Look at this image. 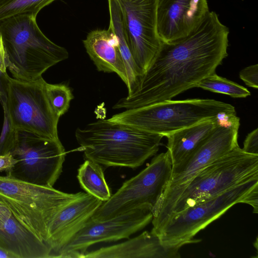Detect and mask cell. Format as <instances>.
<instances>
[{
    "label": "cell",
    "mask_w": 258,
    "mask_h": 258,
    "mask_svg": "<svg viewBox=\"0 0 258 258\" xmlns=\"http://www.w3.org/2000/svg\"><path fill=\"white\" fill-rule=\"evenodd\" d=\"M228 28L215 12L183 38L163 42L147 71L139 77L127 96L113 109H131L157 103L191 88L215 73L227 56Z\"/></svg>",
    "instance_id": "6da1fadb"
},
{
    "label": "cell",
    "mask_w": 258,
    "mask_h": 258,
    "mask_svg": "<svg viewBox=\"0 0 258 258\" xmlns=\"http://www.w3.org/2000/svg\"><path fill=\"white\" fill-rule=\"evenodd\" d=\"M75 137L86 160L105 167L132 169L156 154L163 137L108 119L78 128Z\"/></svg>",
    "instance_id": "7a4b0ae2"
},
{
    "label": "cell",
    "mask_w": 258,
    "mask_h": 258,
    "mask_svg": "<svg viewBox=\"0 0 258 258\" xmlns=\"http://www.w3.org/2000/svg\"><path fill=\"white\" fill-rule=\"evenodd\" d=\"M5 64L14 79L33 81L49 68L68 58L67 49L51 40L30 14L13 16L0 21Z\"/></svg>",
    "instance_id": "3957f363"
},
{
    "label": "cell",
    "mask_w": 258,
    "mask_h": 258,
    "mask_svg": "<svg viewBox=\"0 0 258 258\" xmlns=\"http://www.w3.org/2000/svg\"><path fill=\"white\" fill-rule=\"evenodd\" d=\"M239 118L235 110L220 114L215 128L186 160L172 166L171 175L159 201L153 209L152 231L157 232L188 182L200 171L238 146Z\"/></svg>",
    "instance_id": "277c9868"
},
{
    "label": "cell",
    "mask_w": 258,
    "mask_h": 258,
    "mask_svg": "<svg viewBox=\"0 0 258 258\" xmlns=\"http://www.w3.org/2000/svg\"><path fill=\"white\" fill-rule=\"evenodd\" d=\"M235 110L232 105L209 99L167 100L125 109L108 119L148 132L166 136L221 113Z\"/></svg>",
    "instance_id": "5b68a950"
},
{
    "label": "cell",
    "mask_w": 258,
    "mask_h": 258,
    "mask_svg": "<svg viewBox=\"0 0 258 258\" xmlns=\"http://www.w3.org/2000/svg\"><path fill=\"white\" fill-rule=\"evenodd\" d=\"M81 193H66L8 175L0 176V201L21 224L47 244L48 229L52 220Z\"/></svg>",
    "instance_id": "8992f818"
},
{
    "label": "cell",
    "mask_w": 258,
    "mask_h": 258,
    "mask_svg": "<svg viewBox=\"0 0 258 258\" xmlns=\"http://www.w3.org/2000/svg\"><path fill=\"white\" fill-rule=\"evenodd\" d=\"M238 203L258 211V178L242 182L173 215L156 233L167 246L181 247L199 242L195 236Z\"/></svg>",
    "instance_id": "52a82bcc"
},
{
    "label": "cell",
    "mask_w": 258,
    "mask_h": 258,
    "mask_svg": "<svg viewBox=\"0 0 258 258\" xmlns=\"http://www.w3.org/2000/svg\"><path fill=\"white\" fill-rule=\"evenodd\" d=\"M254 178H258V155L245 153L238 145L205 167L188 182L165 224L175 214Z\"/></svg>",
    "instance_id": "ba28073f"
},
{
    "label": "cell",
    "mask_w": 258,
    "mask_h": 258,
    "mask_svg": "<svg viewBox=\"0 0 258 258\" xmlns=\"http://www.w3.org/2000/svg\"><path fill=\"white\" fill-rule=\"evenodd\" d=\"M17 162L6 175L27 182L53 187L62 172L66 151L59 139L17 131L16 145L11 153Z\"/></svg>",
    "instance_id": "9c48e42d"
},
{
    "label": "cell",
    "mask_w": 258,
    "mask_h": 258,
    "mask_svg": "<svg viewBox=\"0 0 258 258\" xmlns=\"http://www.w3.org/2000/svg\"><path fill=\"white\" fill-rule=\"evenodd\" d=\"M45 82L42 77L33 81H25L10 77L6 107L15 130L58 139L59 117L48 100Z\"/></svg>",
    "instance_id": "30bf717a"
},
{
    "label": "cell",
    "mask_w": 258,
    "mask_h": 258,
    "mask_svg": "<svg viewBox=\"0 0 258 258\" xmlns=\"http://www.w3.org/2000/svg\"><path fill=\"white\" fill-rule=\"evenodd\" d=\"M171 171L168 151L158 154L146 168L123 182L90 218L95 221L106 220L144 205L154 209L170 180Z\"/></svg>",
    "instance_id": "8fae6325"
},
{
    "label": "cell",
    "mask_w": 258,
    "mask_h": 258,
    "mask_svg": "<svg viewBox=\"0 0 258 258\" xmlns=\"http://www.w3.org/2000/svg\"><path fill=\"white\" fill-rule=\"evenodd\" d=\"M153 211L152 207L144 205L104 220L90 218L54 257L81 258L93 244L129 238L151 222Z\"/></svg>",
    "instance_id": "7c38bea8"
},
{
    "label": "cell",
    "mask_w": 258,
    "mask_h": 258,
    "mask_svg": "<svg viewBox=\"0 0 258 258\" xmlns=\"http://www.w3.org/2000/svg\"><path fill=\"white\" fill-rule=\"evenodd\" d=\"M116 1L130 49L142 76L162 44L157 29V0Z\"/></svg>",
    "instance_id": "4fadbf2b"
},
{
    "label": "cell",
    "mask_w": 258,
    "mask_h": 258,
    "mask_svg": "<svg viewBox=\"0 0 258 258\" xmlns=\"http://www.w3.org/2000/svg\"><path fill=\"white\" fill-rule=\"evenodd\" d=\"M209 12L207 0H157V29L163 42L186 36Z\"/></svg>",
    "instance_id": "5bb4252c"
},
{
    "label": "cell",
    "mask_w": 258,
    "mask_h": 258,
    "mask_svg": "<svg viewBox=\"0 0 258 258\" xmlns=\"http://www.w3.org/2000/svg\"><path fill=\"white\" fill-rule=\"evenodd\" d=\"M103 202L82 192L55 216L48 229L47 244L52 256L84 225Z\"/></svg>",
    "instance_id": "9a60e30c"
},
{
    "label": "cell",
    "mask_w": 258,
    "mask_h": 258,
    "mask_svg": "<svg viewBox=\"0 0 258 258\" xmlns=\"http://www.w3.org/2000/svg\"><path fill=\"white\" fill-rule=\"evenodd\" d=\"M180 248L165 245L158 235L146 231L124 242L87 251L81 258H179Z\"/></svg>",
    "instance_id": "2e32d148"
},
{
    "label": "cell",
    "mask_w": 258,
    "mask_h": 258,
    "mask_svg": "<svg viewBox=\"0 0 258 258\" xmlns=\"http://www.w3.org/2000/svg\"><path fill=\"white\" fill-rule=\"evenodd\" d=\"M86 50L99 71L115 73L126 84L125 66L117 41L110 28L91 31L83 41Z\"/></svg>",
    "instance_id": "e0dca14e"
},
{
    "label": "cell",
    "mask_w": 258,
    "mask_h": 258,
    "mask_svg": "<svg viewBox=\"0 0 258 258\" xmlns=\"http://www.w3.org/2000/svg\"><path fill=\"white\" fill-rule=\"evenodd\" d=\"M0 247L15 258L53 257L51 248L12 214L4 227L0 229Z\"/></svg>",
    "instance_id": "ac0fdd59"
},
{
    "label": "cell",
    "mask_w": 258,
    "mask_h": 258,
    "mask_svg": "<svg viewBox=\"0 0 258 258\" xmlns=\"http://www.w3.org/2000/svg\"><path fill=\"white\" fill-rule=\"evenodd\" d=\"M220 115L215 118L200 122L166 136L172 166L184 161L201 145L217 126Z\"/></svg>",
    "instance_id": "d6986e66"
},
{
    "label": "cell",
    "mask_w": 258,
    "mask_h": 258,
    "mask_svg": "<svg viewBox=\"0 0 258 258\" xmlns=\"http://www.w3.org/2000/svg\"><path fill=\"white\" fill-rule=\"evenodd\" d=\"M110 16L109 27L115 36L119 49L125 66L127 81L125 84L128 92L141 76L130 49L124 28L120 7L116 0H108Z\"/></svg>",
    "instance_id": "ffe728a7"
},
{
    "label": "cell",
    "mask_w": 258,
    "mask_h": 258,
    "mask_svg": "<svg viewBox=\"0 0 258 258\" xmlns=\"http://www.w3.org/2000/svg\"><path fill=\"white\" fill-rule=\"evenodd\" d=\"M77 178L81 187L86 192L102 202L108 200L112 194L105 180L102 166L86 160L78 170Z\"/></svg>",
    "instance_id": "44dd1931"
},
{
    "label": "cell",
    "mask_w": 258,
    "mask_h": 258,
    "mask_svg": "<svg viewBox=\"0 0 258 258\" xmlns=\"http://www.w3.org/2000/svg\"><path fill=\"white\" fill-rule=\"evenodd\" d=\"M196 87L224 94L233 98H245L250 95V92L246 88L215 73L202 79Z\"/></svg>",
    "instance_id": "7402d4cb"
},
{
    "label": "cell",
    "mask_w": 258,
    "mask_h": 258,
    "mask_svg": "<svg viewBox=\"0 0 258 258\" xmlns=\"http://www.w3.org/2000/svg\"><path fill=\"white\" fill-rule=\"evenodd\" d=\"M55 0H11L0 7V21L21 14L37 17L39 11Z\"/></svg>",
    "instance_id": "603a6c76"
},
{
    "label": "cell",
    "mask_w": 258,
    "mask_h": 258,
    "mask_svg": "<svg viewBox=\"0 0 258 258\" xmlns=\"http://www.w3.org/2000/svg\"><path fill=\"white\" fill-rule=\"evenodd\" d=\"M45 91L50 103L60 117L70 107L73 96L70 87L63 84H51L45 82Z\"/></svg>",
    "instance_id": "cb8c5ba5"
},
{
    "label": "cell",
    "mask_w": 258,
    "mask_h": 258,
    "mask_svg": "<svg viewBox=\"0 0 258 258\" xmlns=\"http://www.w3.org/2000/svg\"><path fill=\"white\" fill-rule=\"evenodd\" d=\"M6 103H1L4 109V118L0 135V156L11 154L15 147L17 139V131L11 125Z\"/></svg>",
    "instance_id": "d4e9b609"
},
{
    "label": "cell",
    "mask_w": 258,
    "mask_h": 258,
    "mask_svg": "<svg viewBox=\"0 0 258 258\" xmlns=\"http://www.w3.org/2000/svg\"><path fill=\"white\" fill-rule=\"evenodd\" d=\"M240 79L248 86L258 88V65H251L244 68L239 73Z\"/></svg>",
    "instance_id": "484cf974"
},
{
    "label": "cell",
    "mask_w": 258,
    "mask_h": 258,
    "mask_svg": "<svg viewBox=\"0 0 258 258\" xmlns=\"http://www.w3.org/2000/svg\"><path fill=\"white\" fill-rule=\"evenodd\" d=\"M245 153L258 155V129L256 128L246 136L242 149Z\"/></svg>",
    "instance_id": "4316f807"
},
{
    "label": "cell",
    "mask_w": 258,
    "mask_h": 258,
    "mask_svg": "<svg viewBox=\"0 0 258 258\" xmlns=\"http://www.w3.org/2000/svg\"><path fill=\"white\" fill-rule=\"evenodd\" d=\"M10 76L7 72H4L0 69V101L1 103L7 102V89Z\"/></svg>",
    "instance_id": "83f0119b"
},
{
    "label": "cell",
    "mask_w": 258,
    "mask_h": 258,
    "mask_svg": "<svg viewBox=\"0 0 258 258\" xmlns=\"http://www.w3.org/2000/svg\"><path fill=\"white\" fill-rule=\"evenodd\" d=\"M12 215V212L9 208L1 201H0V229H2L5 223Z\"/></svg>",
    "instance_id": "f1b7e54d"
},
{
    "label": "cell",
    "mask_w": 258,
    "mask_h": 258,
    "mask_svg": "<svg viewBox=\"0 0 258 258\" xmlns=\"http://www.w3.org/2000/svg\"><path fill=\"white\" fill-rule=\"evenodd\" d=\"M5 49L1 32L0 31V69L4 72H7L5 64Z\"/></svg>",
    "instance_id": "f546056e"
},
{
    "label": "cell",
    "mask_w": 258,
    "mask_h": 258,
    "mask_svg": "<svg viewBox=\"0 0 258 258\" xmlns=\"http://www.w3.org/2000/svg\"><path fill=\"white\" fill-rule=\"evenodd\" d=\"M0 258H15L14 256L5 250V249L0 247Z\"/></svg>",
    "instance_id": "4dcf8cb0"
},
{
    "label": "cell",
    "mask_w": 258,
    "mask_h": 258,
    "mask_svg": "<svg viewBox=\"0 0 258 258\" xmlns=\"http://www.w3.org/2000/svg\"><path fill=\"white\" fill-rule=\"evenodd\" d=\"M11 1V0H0V7Z\"/></svg>",
    "instance_id": "1f68e13d"
}]
</instances>
